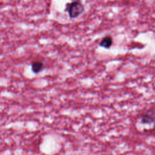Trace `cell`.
<instances>
[{
    "mask_svg": "<svg viewBox=\"0 0 155 155\" xmlns=\"http://www.w3.org/2000/svg\"><path fill=\"white\" fill-rule=\"evenodd\" d=\"M85 10L84 4L79 1H74L66 4L65 11L67 12L70 18L73 19L80 16Z\"/></svg>",
    "mask_w": 155,
    "mask_h": 155,
    "instance_id": "6da1fadb",
    "label": "cell"
},
{
    "mask_svg": "<svg viewBox=\"0 0 155 155\" xmlns=\"http://www.w3.org/2000/svg\"><path fill=\"white\" fill-rule=\"evenodd\" d=\"M140 122L143 124L151 125L155 124V114L153 111H147L143 113L140 117Z\"/></svg>",
    "mask_w": 155,
    "mask_h": 155,
    "instance_id": "7a4b0ae2",
    "label": "cell"
},
{
    "mask_svg": "<svg viewBox=\"0 0 155 155\" xmlns=\"http://www.w3.org/2000/svg\"><path fill=\"white\" fill-rule=\"evenodd\" d=\"M44 68V63L41 60H35L31 63V70L35 74H38Z\"/></svg>",
    "mask_w": 155,
    "mask_h": 155,
    "instance_id": "3957f363",
    "label": "cell"
},
{
    "mask_svg": "<svg viewBox=\"0 0 155 155\" xmlns=\"http://www.w3.org/2000/svg\"><path fill=\"white\" fill-rule=\"evenodd\" d=\"M113 40L112 37L110 35H107L102 39L99 45L102 47L108 49L113 45Z\"/></svg>",
    "mask_w": 155,
    "mask_h": 155,
    "instance_id": "277c9868",
    "label": "cell"
}]
</instances>
